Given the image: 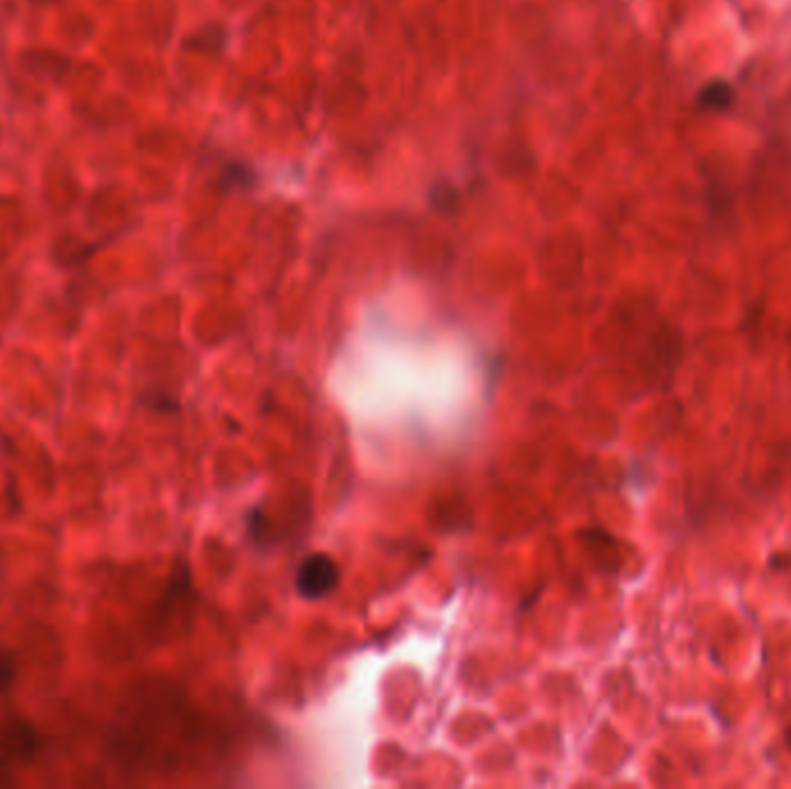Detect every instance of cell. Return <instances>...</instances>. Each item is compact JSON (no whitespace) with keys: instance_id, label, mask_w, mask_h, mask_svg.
<instances>
[{"instance_id":"7a4b0ae2","label":"cell","mask_w":791,"mask_h":789,"mask_svg":"<svg viewBox=\"0 0 791 789\" xmlns=\"http://www.w3.org/2000/svg\"><path fill=\"white\" fill-rule=\"evenodd\" d=\"M697 105L701 112H711V114H724L731 112L736 105V91L731 88V84L722 79H715L711 84H706L699 91Z\"/></svg>"},{"instance_id":"6da1fadb","label":"cell","mask_w":791,"mask_h":789,"mask_svg":"<svg viewBox=\"0 0 791 789\" xmlns=\"http://www.w3.org/2000/svg\"><path fill=\"white\" fill-rule=\"evenodd\" d=\"M340 584V565L327 553H310L301 560L294 586L297 593L308 602L329 597Z\"/></svg>"},{"instance_id":"3957f363","label":"cell","mask_w":791,"mask_h":789,"mask_svg":"<svg viewBox=\"0 0 791 789\" xmlns=\"http://www.w3.org/2000/svg\"><path fill=\"white\" fill-rule=\"evenodd\" d=\"M10 676H12V665L7 660L0 658V685L10 681Z\"/></svg>"}]
</instances>
